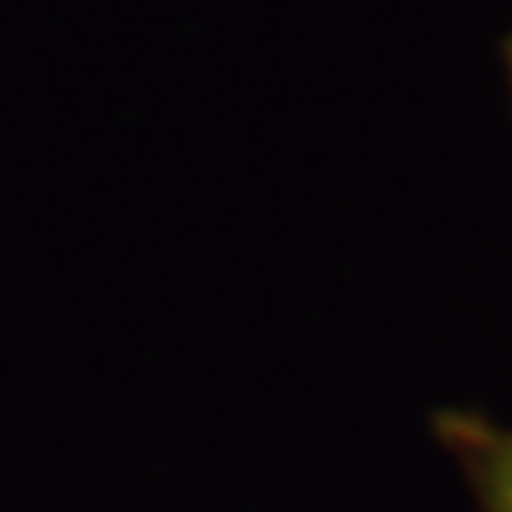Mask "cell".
Here are the masks:
<instances>
[{
  "instance_id": "obj_1",
  "label": "cell",
  "mask_w": 512,
  "mask_h": 512,
  "mask_svg": "<svg viewBox=\"0 0 512 512\" xmlns=\"http://www.w3.org/2000/svg\"><path fill=\"white\" fill-rule=\"evenodd\" d=\"M440 437L467 467L486 512H512V429H497L471 414H444Z\"/></svg>"
},
{
  "instance_id": "obj_2",
  "label": "cell",
  "mask_w": 512,
  "mask_h": 512,
  "mask_svg": "<svg viewBox=\"0 0 512 512\" xmlns=\"http://www.w3.org/2000/svg\"><path fill=\"white\" fill-rule=\"evenodd\" d=\"M505 69H509V84H512V35L505 42Z\"/></svg>"
}]
</instances>
